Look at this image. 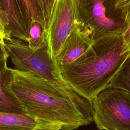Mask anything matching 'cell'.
<instances>
[{"instance_id": "8992f818", "label": "cell", "mask_w": 130, "mask_h": 130, "mask_svg": "<svg viewBox=\"0 0 130 130\" xmlns=\"http://www.w3.org/2000/svg\"><path fill=\"white\" fill-rule=\"evenodd\" d=\"M78 23L76 0H56L45 34L54 62L66 39Z\"/></svg>"}, {"instance_id": "ac0fdd59", "label": "cell", "mask_w": 130, "mask_h": 130, "mask_svg": "<svg viewBox=\"0 0 130 130\" xmlns=\"http://www.w3.org/2000/svg\"><path fill=\"white\" fill-rule=\"evenodd\" d=\"M8 58L9 56L5 47L4 43L0 42V62L4 60H8Z\"/></svg>"}, {"instance_id": "2e32d148", "label": "cell", "mask_w": 130, "mask_h": 130, "mask_svg": "<svg viewBox=\"0 0 130 130\" xmlns=\"http://www.w3.org/2000/svg\"><path fill=\"white\" fill-rule=\"evenodd\" d=\"M10 37L11 36L8 29L4 21L0 18V42L4 43V40Z\"/></svg>"}, {"instance_id": "5b68a950", "label": "cell", "mask_w": 130, "mask_h": 130, "mask_svg": "<svg viewBox=\"0 0 130 130\" xmlns=\"http://www.w3.org/2000/svg\"><path fill=\"white\" fill-rule=\"evenodd\" d=\"M117 0H76L78 21L93 37L121 34L126 27Z\"/></svg>"}, {"instance_id": "9a60e30c", "label": "cell", "mask_w": 130, "mask_h": 130, "mask_svg": "<svg viewBox=\"0 0 130 130\" xmlns=\"http://www.w3.org/2000/svg\"><path fill=\"white\" fill-rule=\"evenodd\" d=\"M121 36L126 49L130 52V21L127 23Z\"/></svg>"}, {"instance_id": "277c9868", "label": "cell", "mask_w": 130, "mask_h": 130, "mask_svg": "<svg viewBox=\"0 0 130 130\" xmlns=\"http://www.w3.org/2000/svg\"><path fill=\"white\" fill-rule=\"evenodd\" d=\"M93 121L100 130H130V93L107 87L91 101Z\"/></svg>"}, {"instance_id": "7a4b0ae2", "label": "cell", "mask_w": 130, "mask_h": 130, "mask_svg": "<svg viewBox=\"0 0 130 130\" xmlns=\"http://www.w3.org/2000/svg\"><path fill=\"white\" fill-rule=\"evenodd\" d=\"M130 54L121 34L93 36L89 48L73 62L59 67L64 80L92 101L111 80Z\"/></svg>"}, {"instance_id": "8fae6325", "label": "cell", "mask_w": 130, "mask_h": 130, "mask_svg": "<svg viewBox=\"0 0 130 130\" xmlns=\"http://www.w3.org/2000/svg\"><path fill=\"white\" fill-rule=\"evenodd\" d=\"M108 87L122 89L130 93V54L114 75Z\"/></svg>"}, {"instance_id": "3957f363", "label": "cell", "mask_w": 130, "mask_h": 130, "mask_svg": "<svg viewBox=\"0 0 130 130\" xmlns=\"http://www.w3.org/2000/svg\"><path fill=\"white\" fill-rule=\"evenodd\" d=\"M4 45L14 69L35 74L67 93L81 106L92 108L91 101L78 94L64 80L50 57L47 43L35 51L26 43L12 37L6 39Z\"/></svg>"}, {"instance_id": "4fadbf2b", "label": "cell", "mask_w": 130, "mask_h": 130, "mask_svg": "<svg viewBox=\"0 0 130 130\" xmlns=\"http://www.w3.org/2000/svg\"><path fill=\"white\" fill-rule=\"evenodd\" d=\"M23 9L26 17L28 30L31 24L35 22H39L37 16L35 12L31 0H18Z\"/></svg>"}, {"instance_id": "ba28073f", "label": "cell", "mask_w": 130, "mask_h": 130, "mask_svg": "<svg viewBox=\"0 0 130 130\" xmlns=\"http://www.w3.org/2000/svg\"><path fill=\"white\" fill-rule=\"evenodd\" d=\"M0 13L11 37L27 43L28 26L18 0H0Z\"/></svg>"}, {"instance_id": "e0dca14e", "label": "cell", "mask_w": 130, "mask_h": 130, "mask_svg": "<svg viewBox=\"0 0 130 130\" xmlns=\"http://www.w3.org/2000/svg\"><path fill=\"white\" fill-rule=\"evenodd\" d=\"M61 127L60 125L57 124L47 123L40 125L32 130H60Z\"/></svg>"}, {"instance_id": "d6986e66", "label": "cell", "mask_w": 130, "mask_h": 130, "mask_svg": "<svg viewBox=\"0 0 130 130\" xmlns=\"http://www.w3.org/2000/svg\"><path fill=\"white\" fill-rule=\"evenodd\" d=\"M0 18H1L3 20V19L2 17V16H1V13H0ZM3 21H4V20H3ZM6 26H7V25H6Z\"/></svg>"}, {"instance_id": "9c48e42d", "label": "cell", "mask_w": 130, "mask_h": 130, "mask_svg": "<svg viewBox=\"0 0 130 130\" xmlns=\"http://www.w3.org/2000/svg\"><path fill=\"white\" fill-rule=\"evenodd\" d=\"M47 123H49L35 119L25 114L0 112V130H32Z\"/></svg>"}, {"instance_id": "30bf717a", "label": "cell", "mask_w": 130, "mask_h": 130, "mask_svg": "<svg viewBox=\"0 0 130 130\" xmlns=\"http://www.w3.org/2000/svg\"><path fill=\"white\" fill-rule=\"evenodd\" d=\"M7 60L0 62V112L15 114H25L20 106L12 100L4 92L3 79L8 68Z\"/></svg>"}, {"instance_id": "7c38bea8", "label": "cell", "mask_w": 130, "mask_h": 130, "mask_svg": "<svg viewBox=\"0 0 130 130\" xmlns=\"http://www.w3.org/2000/svg\"><path fill=\"white\" fill-rule=\"evenodd\" d=\"M47 43L45 32L39 22L32 23L28 30V38L27 44L32 50L40 48Z\"/></svg>"}, {"instance_id": "6da1fadb", "label": "cell", "mask_w": 130, "mask_h": 130, "mask_svg": "<svg viewBox=\"0 0 130 130\" xmlns=\"http://www.w3.org/2000/svg\"><path fill=\"white\" fill-rule=\"evenodd\" d=\"M3 85L5 93L20 106L25 115L59 124L61 130L76 129L93 121L92 110L32 73L8 67Z\"/></svg>"}, {"instance_id": "52a82bcc", "label": "cell", "mask_w": 130, "mask_h": 130, "mask_svg": "<svg viewBox=\"0 0 130 130\" xmlns=\"http://www.w3.org/2000/svg\"><path fill=\"white\" fill-rule=\"evenodd\" d=\"M92 41L91 32L78 23L62 45L55 64L59 68L73 62L89 48Z\"/></svg>"}, {"instance_id": "5bb4252c", "label": "cell", "mask_w": 130, "mask_h": 130, "mask_svg": "<svg viewBox=\"0 0 130 130\" xmlns=\"http://www.w3.org/2000/svg\"><path fill=\"white\" fill-rule=\"evenodd\" d=\"M116 6L126 25L130 21V0H117Z\"/></svg>"}]
</instances>
